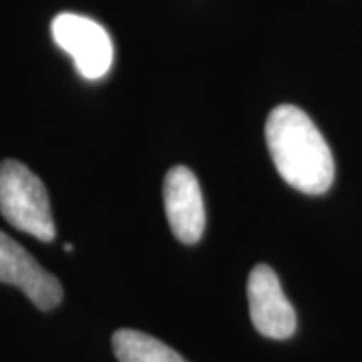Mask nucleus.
I'll return each mask as SVG.
<instances>
[{"mask_svg": "<svg viewBox=\"0 0 362 362\" xmlns=\"http://www.w3.org/2000/svg\"><path fill=\"white\" fill-rule=\"evenodd\" d=\"M113 352L119 362H187L161 340L131 328L113 334Z\"/></svg>", "mask_w": 362, "mask_h": 362, "instance_id": "obj_7", "label": "nucleus"}, {"mask_svg": "<svg viewBox=\"0 0 362 362\" xmlns=\"http://www.w3.org/2000/svg\"><path fill=\"white\" fill-rule=\"evenodd\" d=\"M163 202L169 228L181 244H197L206 230V206L194 171L175 165L163 181Z\"/></svg>", "mask_w": 362, "mask_h": 362, "instance_id": "obj_6", "label": "nucleus"}, {"mask_svg": "<svg viewBox=\"0 0 362 362\" xmlns=\"http://www.w3.org/2000/svg\"><path fill=\"white\" fill-rule=\"evenodd\" d=\"M54 42L69 52L85 78H101L113 65V42L103 26L81 14H59L51 25Z\"/></svg>", "mask_w": 362, "mask_h": 362, "instance_id": "obj_3", "label": "nucleus"}, {"mask_svg": "<svg viewBox=\"0 0 362 362\" xmlns=\"http://www.w3.org/2000/svg\"><path fill=\"white\" fill-rule=\"evenodd\" d=\"M0 214L18 232L40 242L54 240L57 230L47 187L37 173L16 159L0 163Z\"/></svg>", "mask_w": 362, "mask_h": 362, "instance_id": "obj_2", "label": "nucleus"}, {"mask_svg": "<svg viewBox=\"0 0 362 362\" xmlns=\"http://www.w3.org/2000/svg\"><path fill=\"white\" fill-rule=\"evenodd\" d=\"M266 145L282 180L308 195L326 194L334 181V157L320 129L296 105H280L266 121Z\"/></svg>", "mask_w": 362, "mask_h": 362, "instance_id": "obj_1", "label": "nucleus"}, {"mask_svg": "<svg viewBox=\"0 0 362 362\" xmlns=\"http://www.w3.org/2000/svg\"><path fill=\"white\" fill-rule=\"evenodd\" d=\"M0 282L21 288L42 312L57 308L63 300L61 282L4 232H0Z\"/></svg>", "mask_w": 362, "mask_h": 362, "instance_id": "obj_5", "label": "nucleus"}, {"mask_svg": "<svg viewBox=\"0 0 362 362\" xmlns=\"http://www.w3.org/2000/svg\"><path fill=\"white\" fill-rule=\"evenodd\" d=\"M247 304L252 324L262 337L286 340L296 332V312L268 264H258L250 272Z\"/></svg>", "mask_w": 362, "mask_h": 362, "instance_id": "obj_4", "label": "nucleus"}]
</instances>
